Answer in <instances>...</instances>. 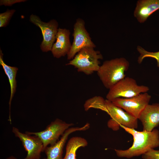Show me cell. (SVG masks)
<instances>
[{
  "label": "cell",
  "instance_id": "obj_7",
  "mask_svg": "<svg viewBox=\"0 0 159 159\" xmlns=\"http://www.w3.org/2000/svg\"><path fill=\"white\" fill-rule=\"evenodd\" d=\"M73 123H68L59 119H56L48 125L44 130L37 132L26 131L25 133L38 137L43 144V151L48 145H52L57 142L62 135Z\"/></svg>",
  "mask_w": 159,
  "mask_h": 159
},
{
  "label": "cell",
  "instance_id": "obj_16",
  "mask_svg": "<svg viewBox=\"0 0 159 159\" xmlns=\"http://www.w3.org/2000/svg\"><path fill=\"white\" fill-rule=\"evenodd\" d=\"M88 144L87 140L80 137H73L68 141L66 147V152L63 159H76V153L81 147H85Z\"/></svg>",
  "mask_w": 159,
  "mask_h": 159
},
{
  "label": "cell",
  "instance_id": "obj_3",
  "mask_svg": "<svg viewBox=\"0 0 159 159\" xmlns=\"http://www.w3.org/2000/svg\"><path fill=\"white\" fill-rule=\"evenodd\" d=\"M103 57L100 52L92 47L82 49L66 65L73 66L78 72L90 75L97 72L100 65L99 60Z\"/></svg>",
  "mask_w": 159,
  "mask_h": 159
},
{
  "label": "cell",
  "instance_id": "obj_19",
  "mask_svg": "<svg viewBox=\"0 0 159 159\" xmlns=\"http://www.w3.org/2000/svg\"><path fill=\"white\" fill-rule=\"evenodd\" d=\"M15 11L14 9H8L6 12L0 14V27H6L8 24Z\"/></svg>",
  "mask_w": 159,
  "mask_h": 159
},
{
  "label": "cell",
  "instance_id": "obj_21",
  "mask_svg": "<svg viewBox=\"0 0 159 159\" xmlns=\"http://www.w3.org/2000/svg\"><path fill=\"white\" fill-rule=\"evenodd\" d=\"M25 0H0V5H4L5 6H10L17 3L25 1Z\"/></svg>",
  "mask_w": 159,
  "mask_h": 159
},
{
  "label": "cell",
  "instance_id": "obj_6",
  "mask_svg": "<svg viewBox=\"0 0 159 159\" xmlns=\"http://www.w3.org/2000/svg\"><path fill=\"white\" fill-rule=\"evenodd\" d=\"M73 42L70 49L67 55L68 60L72 59L82 49L85 47L95 48L90 34L85 27V23L82 19L79 18L73 26Z\"/></svg>",
  "mask_w": 159,
  "mask_h": 159
},
{
  "label": "cell",
  "instance_id": "obj_18",
  "mask_svg": "<svg viewBox=\"0 0 159 159\" xmlns=\"http://www.w3.org/2000/svg\"><path fill=\"white\" fill-rule=\"evenodd\" d=\"M137 49L140 54L138 60L139 63H141L146 57H151L156 59L157 66L159 68V51L156 52H148L140 46H138Z\"/></svg>",
  "mask_w": 159,
  "mask_h": 159
},
{
  "label": "cell",
  "instance_id": "obj_1",
  "mask_svg": "<svg viewBox=\"0 0 159 159\" xmlns=\"http://www.w3.org/2000/svg\"><path fill=\"white\" fill-rule=\"evenodd\" d=\"M120 127L132 136L133 141L132 146L127 150L115 149L119 157L130 158L142 155L150 150L159 146V131L156 129L151 131H139L121 125Z\"/></svg>",
  "mask_w": 159,
  "mask_h": 159
},
{
  "label": "cell",
  "instance_id": "obj_4",
  "mask_svg": "<svg viewBox=\"0 0 159 159\" xmlns=\"http://www.w3.org/2000/svg\"><path fill=\"white\" fill-rule=\"evenodd\" d=\"M149 90L147 86L138 85L134 79L125 77L109 90L106 97L110 101L118 98H129L147 92Z\"/></svg>",
  "mask_w": 159,
  "mask_h": 159
},
{
  "label": "cell",
  "instance_id": "obj_15",
  "mask_svg": "<svg viewBox=\"0 0 159 159\" xmlns=\"http://www.w3.org/2000/svg\"><path fill=\"white\" fill-rule=\"evenodd\" d=\"M3 54L0 49V64L2 66L5 73L8 77L10 85L11 88V95L9 102V120L11 121L10 115V107L11 102L14 95L16 92V76L18 68L16 67L9 66L4 62L3 59Z\"/></svg>",
  "mask_w": 159,
  "mask_h": 159
},
{
  "label": "cell",
  "instance_id": "obj_20",
  "mask_svg": "<svg viewBox=\"0 0 159 159\" xmlns=\"http://www.w3.org/2000/svg\"><path fill=\"white\" fill-rule=\"evenodd\" d=\"M143 159H159V150L152 149L142 156Z\"/></svg>",
  "mask_w": 159,
  "mask_h": 159
},
{
  "label": "cell",
  "instance_id": "obj_8",
  "mask_svg": "<svg viewBox=\"0 0 159 159\" xmlns=\"http://www.w3.org/2000/svg\"><path fill=\"white\" fill-rule=\"evenodd\" d=\"M151 98V96L145 92L130 98H118L110 101L138 119L141 112L149 104Z\"/></svg>",
  "mask_w": 159,
  "mask_h": 159
},
{
  "label": "cell",
  "instance_id": "obj_12",
  "mask_svg": "<svg viewBox=\"0 0 159 159\" xmlns=\"http://www.w3.org/2000/svg\"><path fill=\"white\" fill-rule=\"evenodd\" d=\"M70 34L69 30L65 28H58L56 36V41L53 44L51 51L54 57L59 58L68 53L72 46Z\"/></svg>",
  "mask_w": 159,
  "mask_h": 159
},
{
  "label": "cell",
  "instance_id": "obj_2",
  "mask_svg": "<svg viewBox=\"0 0 159 159\" xmlns=\"http://www.w3.org/2000/svg\"><path fill=\"white\" fill-rule=\"evenodd\" d=\"M129 63L125 58H117L105 61L100 66L97 74L104 86L109 90L125 77Z\"/></svg>",
  "mask_w": 159,
  "mask_h": 159
},
{
  "label": "cell",
  "instance_id": "obj_10",
  "mask_svg": "<svg viewBox=\"0 0 159 159\" xmlns=\"http://www.w3.org/2000/svg\"><path fill=\"white\" fill-rule=\"evenodd\" d=\"M12 131L21 142L27 153L26 157L23 159H40L41 153L43 152V146L42 142L38 137L22 133L14 127H13Z\"/></svg>",
  "mask_w": 159,
  "mask_h": 159
},
{
  "label": "cell",
  "instance_id": "obj_14",
  "mask_svg": "<svg viewBox=\"0 0 159 159\" xmlns=\"http://www.w3.org/2000/svg\"><path fill=\"white\" fill-rule=\"evenodd\" d=\"M159 9V0H140L134 12L139 22L143 23L153 13Z\"/></svg>",
  "mask_w": 159,
  "mask_h": 159
},
{
  "label": "cell",
  "instance_id": "obj_9",
  "mask_svg": "<svg viewBox=\"0 0 159 159\" xmlns=\"http://www.w3.org/2000/svg\"><path fill=\"white\" fill-rule=\"evenodd\" d=\"M29 20L41 30L43 38L40 45L42 51L45 52L51 51L58 29L57 21L52 19L47 22H43L39 17L33 14L30 16Z\"/></svg>",
  "mask_w": 159,
  "mask_h": 159
},
{
  "label": "cell",
  "instance_id": "obj_5",
  "mask_svg": "<svg viewBox=\"0 0 159 159\" xmlns=\"http://www.w3.org/2000/svg\"><path fill=\"white\" fill-rule=\"evenodd\" d=\"M105 104L108 114L111 117L107 122L109 128L117 130L120 125L129 128L135 129L137 128V118L116 106L110 100H106Z\"/></svg>",
  "mask_w": 159,
  "mask_h": 159
},
{
  "label": "cell",
  "instance_id": "obj_22",
  "mask_svg": "<svg viewBox=\"0 0 159 159\" xmlns=\"http://www.w3.org/2000/svg\"><path fill=\"white\" fill-rule=\"evenodd\" d=\"M6 159H17L15 157H14V156H11L7 158ZM43 159H47V158H44Z\"/></svg>",
  "mask_w": 159,
  "mask_h": 159
},
{
  "label": "cell",
  "instance_id": "obj_11",
  "mask_svg": "<svg viewBox=\"0 0 159 159\" xmlns=\"http://www.w3.org/2000/svg\"><path fill=\"white\" fill-rule=\"evenodd\" d=\"M90 127V124L87 123L82 127H71L67 129L62 135L59 140L54 145L47 146L45 148L44 151L47 156V159H63V149L69 135L76 131L86 130Z\"/></svg>",
  "mask_w": 159,
  "mask_h": 159
},
{
  "label": "cell",
  "instance_id": "obj_17",
  "mask_svg": "<svg viewBox=\"0 0 159 159\" xmlns=\"http://www.w3.org/2000/svg\"><path fill=\"white\" fill-rule=\"evenodd\" d=\"M105 100L100 96H95L86 101L84 107L86 111L91 108L100 109L108 114L105 104Z\"/></svg>",
  "mask_w": 159,
  "mask_h": 159
},
{
  "label": "cell",
  "instance_id": "obj_13",
  "mask_svg": "<svg viewBox=\"0 0 159 159\" xmlns=\"http://www.w3.org/2000/svg\"><path fill=\"white\" fill-rule=\"evenodd\" d=\"M138 119L142 123L143 130L152 131L159 125V103L148 105L140 113Z\"/></svg>",
  "mask_w": 159,
  "mask_h": 159
}]
</instances>
